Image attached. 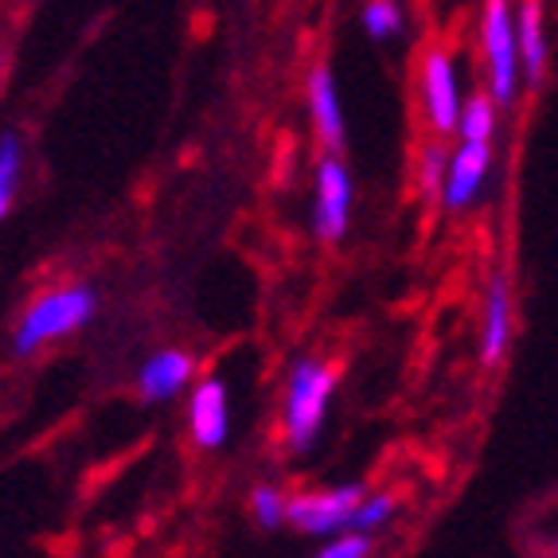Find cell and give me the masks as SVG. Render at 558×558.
I'll return each instance as SVG.
<instances>
[{
  "mask_svg": "<svg viewBox=\"0 0 558 558\" xmlns=\"http://www.w3.org/2000/svg\"><path fill=\"white\" fill-rule=\"evenodd\" d=\"M515 36H520L523 83L535 90L550 71V20L543 0H515Z\"/></svg>",
  "mask_w": 558,
  "mask_h": 558,
  "instance_id": "obj_12",
  "label": "cell"
},
{
  "mask_svg": "<svg viewBox=\"0 0 558 558\" xmlns=\"http://www.w3.org/2000/svg\"><path fill=\"white\" fill-rule=\"evenodd\" d=\"M402 512V496L391 493V488H367L355 508V520H352V531H363V535H379L387 531Z\"/></svg>",
  "mask_w": 558,
  "mask_h": 558,
  "instance_id": "obj_15",
  "label": "cell"
},
{
  "mask_svg": "<svg viewBox=\"0 0 558 558\" xmlns=\"http://www.w3.org/2000/svg\"><path fill=\"white\" fill-rule=\"evenodd\" d=\"M493 145L484 141H461L453 137L446 160V184H441L438 207L449 215H465L488 192V180H493Z\"/></svg>",
  "mask_w": 558,
  "mask_h": 558,
  "instance_id": "obj_8",
  "label": "cell"
},
{
  "mask_svg": "<svg viewBox=\"0 0 558 558\" xmlns=\"http://www.w3.org/2000/svg\"><path fill=\"white\" fill-rule=\"evenodd\" d=\"M199 379V360L187 348H160V352L145 355L137 367V395L141 402L165 407L177 402L192 391V383Z\"/></svg>",
  "mask_w": 558,
  "mask_h": 558,
  "instance_id": "obj_10",
  "label": "cell"
},
{
  "mask_svg": "<svg viewBox=\"0 0 558 558\" xmlns=\"http://www.w3.org/2000/svg\"><path fill=\"white\" fill-rule=\"evenodd\" d=\"M305 106L313 133H317L325 153H344L348 141V118H344V98H340V83H336L332 66H313L305 78Z\"/></svg>",
  "mask_w": 558,
  "mask_h": 558,
  "instance_id": "obj_11",
  "label": "cell"
},
{
  "mask_svg": "<svg viewBox=\"0 0 558 558\" xmlns=\"http://www.w3.org/2000/svg\"><path fill=\"white\" fill-rule=\"evenodd\" d=\"M363 493L367 488L355 481L289 493V527L298 531V535H308V539H332L340 531H352Z\"/></svg>",
  "mask_w": 558,
  "mask_h": 558,
  "instance_id": "obj_6",
  "label": "cell"
},
{
  "mask_svg": "<svg viewBox=\"0 0 558 558\" xmlns=\"http://www.w3.org/2000/svg\"><path fill=\"white\" fill-rule=\"evenodd\" d=\"M446 160H449V145L441 137H429L418 153V168H414V180H418V196L426 204L438 207L441 199V184H446Z\"/></svg>",
  "mask_w": 558,
  "mask_h": 558,
  "instance_id": "obj_17",
  "label": "cell"
},
{
  "mask_svg": "<svg viewBox=\"0 0 558 558\" xmlns=\"http://www.w3.org/2000/svg\"><path fill=\"white\" fill-rule=\"evenodd\" d=\"M360 24L375 44H391L407 32V12L399 0H363Z\"/></svg>",
  "mask_w": 558,
  "mask_h": 558,
  "instance_id": "obj_18",
  "label": "cell"
},
{
  "mask_svg": "<svg viewBox=\"0 0 558 558\" xmlns=\"http://www.w3.org/2000/svg\"><path fill=\"white\" fill-rule=\"evenodd\" d=\"M98 317V289L90 281H56L20 308L12 325V352L36 355L47 344L71 340Z\"/></svg>",
  "mask_w": 558,
  "mask_h": 558,
  "instance_id": "obj_2",
  "label": "cell"
},
{
  "mask_svg": "<svg viewBox=\"0 0 558 558\" xmlns=\"http://www.w3.org/2000/svg\"><path fill=\"white\" fill-rule=\"evenodd\" d=\"M515 344V293L504 270H493L484 281L481 320H476V360L484 372H496Z\"/></svg>",
  "mask_w": 558,
  "mask_h": 558,
  "instance_id": "obj_7",
  "label": "cell"
},
{
  "mask_svg": "<svg viewBox=\"0 0 558 558\" xmlns=\"http://www.w3.org/2000/svg\"><path fill=\"white\" fill-rule=\"evenodd\" d=\"M476 51H481L484 94L500 110H512L523 98L520 36H515V0H484L476 24Z\"/></svg>",
  "mask_w": 558,
  "mask_h": 558,
  "instance_id": "obj_3",
  "label": "cell"
},
{
  "mask_svg": "<svg viewBox=\"0 0 558 558\" xmlns=\"http://www.w3.org/2000/svg\"><path fill=\"white\" fill-rule=\"evenodd\" d=\"M336 387H340V367L328 355L308 352L289 363L278 410V438L289 453H308L317 446L320 429L332 414Z\"/></svg>",
  "mask_w": 558,
  "mask_h": 558,
  "instance_id": "obj_1",
  "label": "cell"
},
{
  "mask_svg": "<svg viewBox=\"0 0 558 558\" xmlns=\"http://www.w3.org/2000/svg\"><path fill=\"white\" fill-rule=\"evenodd\" d=\"M246 515L254 520V527L278 531L289 527V493L274 481H258L246 493Z\"/></svg>",
  "mask_w": 558,
  "mask_h": 558,
  "instance_id": "obj_13",
  "label": "cell"
},
{
  "mask_svg": "<svg viewBox=\"0 0 558 558\" xmlns=\"http://www.w3.org/2000/svg\"><path fill=\"white\" fill-rule=\"evenodd\" d=\"M469 102L461 59L453 47L429 44L418 59V113L429 137L449 141L457 133V121Z\"/></svg>",
  "mask_w": 558,
  "mask_h": 558,
  "instance_id": "obj_4",
  "label": "cell"
},
{
  "mask_svg": "<svg viewBox=\"0 0 558 558\" xmlns=\"http://www.w3.org/2000/svg\"><path fill=\"white\" fill-rule=\"evenodd\" d=\"M24 160H28L24 137L12 130L0 133V219L12 211V204H16L20 180H24Z\"/></svg>",
  "mask_w": 558,
  "mask_h": 558,
  "instance_id": "obj_16",
  "label": "cell"
},
{
  "mask_svg": "<svg viewBox=\"0 0 558 558\" xmlns=\"http://www.w3.org/2000/svg\"><path fill=\"white\" fill-rule=\"evenodd\" d=\"M308 558H375V535L340 531V535H332V539H320V547Z\"/></svg>",
  "mask_w": 558,
  "mask_h": 558,
  "instance_id": "obj_19",
  "label": "cell"
},
{
  "mask_svg": "<svg viewBox=\"0 0 558 558\" xmlns=\"http://www.w3.org/2000/svg\"><path fill=\"white\" fill-rule=\"evenodd\" d=\"M184 426L192 446L211 453V449H223L231 438L234 426V402L231 387L219 375H199L192 383V391L184 395Z\"/></svg>",
  "mask_w": 558,
  "mask_h": 558,
  "instance_id": "obj_9",
  "label": "cell"
},
{
  "mask_svg": "<svg viewBox=\"0 0 558 558\" xmlns=\"http://www.w3.org/2000/svg\"><path fill=\"white\" fill-rule=\"evenodd\" d=\"M355 215V180L340 153H325L313 168V204H308V227L317 242H344Z\"/></svg>",
  "mask_w": 558,
  "mask_h": 558,
  "instance_id": "obj_5",
  "label": "cell"
},
{
  "mask_svg": "<svg viewBox=\"0 0 558 558\" xmlns=\"http://www.w3.org/2000/svg\"><path fill=\"white\" fill-rule=\"evenodd\" d=\"M500 106L488 98L484 90L469 94L465 110H461V121H457V133L453 137L461 141H484V145H493L496 133H500Z\"/></svg>",
  "mask_w": 558,
  "mask_h": 558,
  "instance_id": "obj_14",
  "label": "cell"
}]
</instances>
